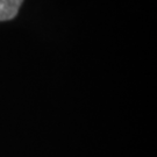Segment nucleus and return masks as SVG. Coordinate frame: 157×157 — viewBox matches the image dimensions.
Instances as JSON below:
<instances>
[{
	"mask_svg": "<svg viewBox=\"0 0 157 157\" xmlns=\"http://www.w3.org/2000/svg\"><path fill=\"white\" fill-rule=\"evenodd\" d=\"M22 2L23 0H0V22L17 17Z\"/></svg>",
	"mask_w": 157,
	"mask_h": 157,
	"instance_id": "obj_1",
	"label": "nucleus"
}]
</instances>
